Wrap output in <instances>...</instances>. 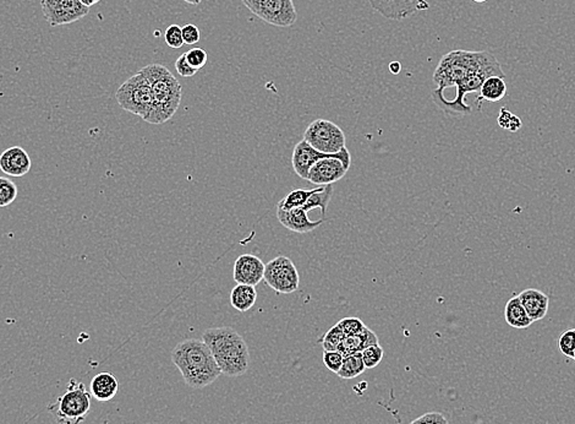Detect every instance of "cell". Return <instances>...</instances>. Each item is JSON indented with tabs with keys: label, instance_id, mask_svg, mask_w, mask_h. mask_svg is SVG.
<instances>
[{
	"label": "cell",
	"instance_id": "4",
	"mask_svg": "<svg viewBox=\"0 0 575 424\" xmlns=\"http://www.w3.org/2000/svg\"><path fill=\"white\" fill-rule=\"evenodd\" d=\"M149 80L154 104L144 121L149 124H163L175 114L180 106L181 85L175 76L161 64H149L141 69Z\"/></svg>",
	"mask_w": 575,
	"mask_h": 424
},
{
	"label": "cell",
	"instance_id": "27",
	"mask_svg": "<svg viewBox=\"0 0 575 424\" xmlns=\"http://www.w3.org/2000/svg\"><path fill=\"white\" fill-rule=\"evenodd\" d=\"M18 187L9 178L0 177V207L11 205L18 198Z\"/></svg>",
	"mask_w": 575,
	"mask_h": 424
},
{
	"label": "cell",
	"instance_id": "31",
	"mask_svg": "<svg viewBox=\"0 0 575 424\" xmlns=\"http://www.w3.org/2000/svg\"><path fill=\"white\" fill-rule=\"evenodd\" d=\"M345 335H357L366 330L367 327L359 317H344L337 324Z\"/></svg>",
	"mask_w": 575,
	"mask_h": 424
},
{
	"label": "cell",
	"instance_id": "10",
	"mask_svg": "<svg viewBox=\"0 0 575 424\" xmlns=\"http://www.w3.org/2000/svg\"><path fill=\"white\" fill-rule=\"evenodd\" d=\"M264 280L276 292L284 294L295 292L300 284L297 266L287 257L274 258L266 264Z\"/></svg>",
	"mask_w": 575,
	"mask_h": 424
},
{
	"label": "cell",
	"instance_id": "34",
	"mask_svg": "<svg viewBox=\"0 0 575 424\" xmlns=\"http://www.w3.org/2000/svg\"><path fill=\"white\" fill-rule=\"evenodd\" d=\"M343 359V356L338 351H323V364L333 373L337 374L340 370Z\"/></svg>",
	"mask_w": 575,
	"mask_h": 424
},
{
	"label": "cell",
	"instance_id": "36",
	"mask_svg": "<svg viewBox=\"0 0 575 424\" xmlns=\"http://www.w3.org/2000/svg\"><path fill=\"white\" fill-rule=\"evenodd\" d=\"M410 424H450L445 415L440 412H428L413 420Z\"/></svg>",
	"mask_w": 575,
	"mask_h": 424
},
{
	"label": "cell",
	"instance_id": "11",
	"mask_svg": "<svg viewBox=\"0 0 575 424\" xmlns=\"http://www.w3.org/2000/svg\"><path fill=\"white\" fill-rule=\"evenodd\" d=\"M338 159L343 162L344 166L348 168L352 164V156L347 146L340 150L337 154H325L314 149L307 141L302 140L297 144L292 151V164L294 171L299 177L307 179L309 177L311 167L321 159Z\"/></svg>",
	"mask_w": 575,
	"mask_h": 424
},
{
	"label": "cell",
	"instance_id": "26",
	"mask_svg": "<svg viewBox=\"0 0 575 424\" xmlns=\"http://www.w3.org/2000/svg\"><path fill=\"white\" fill-rule=\"evenodd\" d=\"M312 193H314V189L312 190H307V189L292 190L290 193H288L284 199L279 201L277 207L283 209V210H292V209H297V207H304Z\"/></svg>",
	"mask_w": 575,
	"mask_h": 424
},
{
	"label": "cell",
	"instance_id": "39",
	"mask_svg": "<svg viewBox=\"0 0 575 424\" xmlns=\"http://www.w3.org/2000/svg\"><path fill=\"white\" fill-rule=\"evenodd\" d=\"M523 126V123H521V119H520L518 116H513L512 118V121H510L509 126H508V131H512V133H515V131H519L520 128Z\"/></svg>",
	"mask_w": 575,
	"mask_h": 424
},
{
	"label": "cell",
	"instance_id": "28",
	"mask_svg": "<svg viewBox=\"0 0 575 424\" xmlns=\"http://www.w3.org/2000/svg\"><path fill=\"white\" fill-rule=\"evenodd\" d=\"M345 336H347L345 332L338 325L330 327V330L326 332V335L321 340V344L323 346V351H337L339 345L345 339Z\"/></svg>",
	"mask_w": 575,
	"mask_h": 424
},
{
	"label": "cell",
	"instance_id": "43",
	"mask_svg": "<svg viewBox=\"0 0 575 424\" xmlns=\"http://www.w3.org/2000/svg\"><path fill=\"white\" fill-rule=\"evenodd\" d=\"M473 1H475V3H485L487 0H473Z\"/></svg>",
	"mask_w": 575,
	"mask_h": 424
},
{
	"label": "cell",
	"instance_id": "30",
	"mask_svg": "<svg viewBox=\"0 0 575 424\" xmlns=\"http://www.w3.org/2000/svg\"><path fill=\"white\" fill-rule=\"evenodd\" d=\"M558 347L566 357L573 358L575 352V329H569L562 334L558 340Z\"/></svg>",
	"mask_w": 575,
	"mask_h": 424
},
{
	"label": "cell",
	"instance_id": "33",
	"mask_svg": "<svg viewBox=\"0 0 575 424\" xmlns=\"http://www.w3.org/2000/svg\"><path fill=\"white\" fill-rule=\"evenodd\" d=\"M164 40L166 43L171 48L178 49V48L184 46V40H183V32H181V28L179 25H171L169 28L166 30L164 33Z\"/></svg>",
	"mask_w": 575,
	"mask_h": 424
},
{
	"label": "cell",
	"instance_id": "3",
	"mask_svg": "<svg viewBox=\"0 0 575 424\" xmlns=\"http://www.w3.org/2000/svg\"><path fill=\"white\" fill-rule=\"evenodd\" d=\"M218 364L221 372L227 377H240L250 365V353L242 335L233 327H212L202 335Z\"/></svg>",
	"mask_w": 575,
	"mask_h": 424
},
{
	"label": "cell",
	"instance_id": "35",
	"mask_svg": "<svg viewBox=\"0 0 575 424\" xmlns=\"http://www.w3.org/2000/svg\"><path fill=\"white\" fill-rule=\"evenodd\" d=\"M181 32H183V40H184V44L187 46H194L199 41V30L196 25L187 24L181 28Z\"/></svg>",
	"mask_w": 575,
	"mask_h": 424
},
{
	"label": "cell",
	"instance_id": "1",
	"mask_svg": "<svg viewBox=\"0 0 575 424\" xmlns=\"http://www.w3.org/2000/svg\"><path fill=\"white\" fill-rule=\"evenodd\" d=\"M172 362L180 370L186 385L192 389L209 387L222 374L204 340L190 339L178 344L172 352Z\"/></svg>",
	"mask_w": 575,
	"mask_h": 424
},
{
	"label": "cell",
	"instance_id": "15",
	"mask_svg": "<svg viewBox=\"0 0 575 424\" xmlns=\"http://www.w3.org/2000/svg\"><path fill=\"white\" fill-rule=\"evenodd\" d=\"M348 172V168L338 159H325L311 167L307 181L316 186H330L338 182Z\"/></svg>",
	"mask_w": 575,
	"mask_h": 424
},
{
	"label": "cell",
	"instance_id": "29",
	"mask_svg": "<svg viewBox=\"0 0 575 424\" xmlns=\"http://www.w3.org/2000/svg\"><path fill=\"white\" fill-rule=\"evenodd\" d=\"M362 361L366 369L376 368L377 365L381 363V361L383 359L385 356V351L382 349L380 344L377 345L369 346L365 350L362 351Z\"/></svg>",
	"mask_w": 575,
	"mask_h": 424
},
{
	"label": "cell",
	"instance_id": "19",
	"mask_svg": "<svg viewBox=\"0 0 575 424\" xmlns=\"http://www.w3.org/2000/svg\"><path fill=\"white\" fill-rule=\"evenodd\" d=\"M119 392V382L114 375L103 372L93 377L91 382V394L98 401L107 402L116 396Z\"/></svg>",
	"mask_w": 575,
	"mask_h": 424
},
{
	"label": "cell",
	"instance_id": "24",
	"mask_svg": "<svg viewBox=\"0 0 575 424\" xmlns=\"http://www.w3.org/2000/svg\"><path fill=\"white\" fill-rule=\"evenodd\" d=\"M332 194H333V187L332 184L330 186H321V187L314 189V193L311 194L307 204L304 205V210L309 212V211L314 210V209H320L321 214H325L330 204V199H332Z\"/></svg>",
	"mask_w": 575,
	"mask_h": 424
},
{
	"label": "cell",
	"instance_id": "12",
	"mask_svg": "<svg viewBox=\"0 0 575 424\" xmlns=\"http://www.w3.org/2000/svg\"><path fill=\"white\" fill-rule=\"evenodd\" d=\"M43 16L51 28L73 24L85 18L89 8L80 0H41Z\"/></svg>",
	"mask_w": 575,
	"mask_h": 424
},
{
	"label": "cell",
	"instance_id": "17",
	"mask_svg": "<svg viewBox=\"0 0 575 424\" xmlns=\"http://www.w3.org/2000/svg\"><path fill=\"white\" fill-rule=\"evenodd\" d=\"M277 217L285 229L297 234H309L311 231L320 227L323 222V219L311 221L307 211L302 207H297L292 210H283L277 207Z\"/></svg>",
	"mask_w": 575,
	"mask_h": 424
},
{
	"label": "cell",
	"instance_id": "40",
	"mask_svg": "<svg viewBox=\"0 0 575 424\" xmlns=\"http://www.w3.org/2000/svg\"><path fill=\"white\" fill-rule=\"evenodd\" d=\"M390 71L392 74L398 75L402 71V66L399 61H392L390 64Z\"/></svg>",
	"mask_w": 575,
	"mask_h": 424
},
{
	"label": "cell",
	"instance_id": "9",
	"mask_svg": "<svg viewBox=\"0 0 575 424\" xmlns=\"http://www.w3.org/2000/svg\"><path fill=\"white\" fill-rule=\"evenodd\" d=\"M304 140L325 154H337L345 147V134L333 121L316 119L307 126Z\"/></svg>",
	"mask_w": 575,
	"mask_h": 424
},
{
	"label": "cell",
	"instance_id": "22",
	"mask_svg": "<svg viewBox=\"0 0 575 424\" xmlns=\"http://www.w3.org/2000/svg\"><path fill=\"white\" fill-rule=\"evenodd\" d=\"M229 301H230L232 307L235 308L239 312L244 313L250 310L257 301V291H256L255 286L237 284L233 289Z\"/></svg>",
	"mask_w": 575,
	"mask_h": 424
},
{
	"label": "cell",
	"instance_id": "14",
	"mask_svg": "<svg viewBox=\"0 0 575 424\" xmlns=\"http://www.w3.org/2000/svg\"><path fill=\"white\" fill-rule=\"evenodd\" d=\"M265 264L260 258L252 254H244L235 260L233 277L237 284L257 286L265 276Z\"/></svg>",
	"mask_w": 575,
	"mask_h": 424
},
{
	"label": "cell",
	"instance_id": "20",
	"mask_svg": "<svg viewBox=\"0 0 575 424\" xmlns=\"http://www.w3.org/2000/svg\"><path fill=\"white\" fill-rule=\"evenodd\" d=\"M377 344H378V337H377L376 334L367 327L366 330L361 332V334L345 336V339L339 345L337 351L343 357H347L350 354L362 352L369 346L377 345Z\"/></svg>",
	"mask_w": 575,
	"mask_h": 424
},
{
	"label": "cell",
	"instance_id": "37",
	"mask_svg": "<svg viewBox=\"0 0 575 424\" xmlns=\"http://www.w3.org/2000/svg\"><path fill=\"white\" fill-rule=\"evenodd\" d=\"M175 69H177L178 74L183 76V78H191L197 73V71L194 69L186 61L185 53L178 58L177 61H175Z\"/></svg>",
	"mask_w": 575,
	"mask_h": 424
},
{
	"label": "cell",
	"instance_id": "41",
	"mask_svg": "<svg viewBox=\"0 0 575 424\" xmlns=\"http://www.w3.org/2000/svg\"><path fill=\"white\" fill-rule=\"evenodd\" d=\"M85 6H87V8H91L94 4H97L98 1H101V0H80Z\"/></svg>",
	"mask_w": 575,
	"mask_h": 424
},
{
	"label": "cell",
	"instance_id": "44",
	"mask_svg": "<svg viewBox=\"0 0 575 424\" xmlns=\"http://www.w3.org/2000/svg\"><path fill=\"white\" fill-rule=\"evenodd\" d=\"M573 359H574V361H575V352H574V356H573Z\"/></svg>",
	"mask_w": 575,
	"mask_h": 424
},
{
	"label": "cell",
	"instance_id": "13",
	"mask_svg": "<svg viewBox=\"0 0 575 424\" xmlns=\"http://www.w3.org/2000/svg\"><path fill=\"white\" fill-rule=\"evenodd\" d=\"M372 9L376 10L378 14L385 19H407L409 16L430 9L427 0H367Z\"/></svg>",
	"mask_w": 575,
	"mask_h": 424
},
{
	"label": "cell",
	"instance_id": "2",
	"mask_svg": "<svg viewBox=\"0 0 575 424\" xmlns=\"http://www.w3.org/2000/svg\"><path fill=\"white\" fill-rule=\"evenodd\" d=\"M490 71L505 78L500 61L496 56L486 51L473 52L457 49L442 56L441 61L433 73V83L437 89L453 87L469 75L478 71Z\"/></svg>",
	"mask_w": 575,
	"mask_h": 424
},
{
	"label": "cell",
	"instance_id": "18",
	"mask_svg": "<svg viewBox=\"0 0 575 424\" xmlns=\"http://www.w3.org/2000/svg\"><path fill=\"white\" fill-rule=\"evenodd\" d=\"M531 322H538L548 315L550 299L548 294L535 289H525L518 296Z\"/></svg>",
	"mask_w": 575,
	"mask_h": 424
},
{
	"label": "cell",
	"instance_id": "6",
	"mask_svg": "<svg viewBox=\"0 0 575 424\" xmlns=\"http://www.w3.org/2000/svg\"><path fill=\"white\" fill-rule=\"evenodd\" d=\"M490 76H498L493 71H483L469 75L468 78L459 81L455 85L457 87V97L455 99H447L443 96V91L440 89H435L432 91V99L437 107L441 109L450 117H462V116H470L473 113V108L465 104L464 98L466 95L478 92L481 89L485 80Z\"/></svg>",
	"mask_w": 575,
	"mask_h": 424
},
{
	"label": "cell",
	"instance_id": "7",
	"mask_svg": "<svg viewBox=\"0 0 575 424\" xmlns=\"http://www.w3.org/2000/svg\"><path fill=\"white\" fill-rule=\"evenodd\" d=\"M116 101L124 111L139 116L144 121L149 116L154 104L151 85L141 71L126 80L116 91Z\"/></svg>",
	"mask_w": 575,
	"mask_h": 424
},
{
	"label": "cell",
	"instance_id": "25",
	"mask_svg": "<svg viewBox=\"0 0 575 424\" xmlns=\"http://www.w3.org/2000/svg\"><path fill=\"white\" fill-rule=\"evenodd\" d=\"M366 370V367L362 361L361 352L359 353L350 354L344 357L342 368L337 375L342 379H354V377L361 375Z\"/></svg>",
	"mask_w": 575,
	"mask_h": 424
},
{
	"label": "cell",
	"instance_id": "32",
	"mask_svg": "<svg viewBox=\"0 0 575 424\" xmlns=\"http://www.w3.org/2000/svg\"><path fill=\"white\" fill-rule=\"evenodd\" d=\"M185 56L187 63L197 71L202 69L209 61V56L202 48H192L190 51L186 52Z\"/></svg>",
	"mask_w": 575,
	"mask_h": 424
},
{
	"label": "cell",
	"instance_id": "42",
	"mask_svg": "<svg viewBox=\"0 0 575 424\" xmlns=\"http://www.w3.org/2000/svg\"><path fill=\"white\" fill-rule=\"evenodd\" d=\"M184 1L190 5H199L201 4V1H202V0H184Z\"/></svg>",
	"mask_w": 575,
	"mask_h": 424
},
{
	"label": "cell",
	"instance_id": "16",
	"mask_svg": "<svg viewBox=\"0 0 575 424\" xmlns=\"http://www.w3.org/2000/svg\"><path fill=\"white\" fill-rule=\"evenodd\" d=\"M31 167L30 155L21 146H13L0 155V169L10 177H23Z\"/></svg>",
	"mask_w": 575,
	"mask_h": 424
},
{
	"label": "cell",
	"instance_id": "21",
	"mask_svg": "<svg viewBox=\"0 0 575 424\" xmlns=\"http://www.w3.org/2000/svg\"><path fill=\"white\" fill-rule=\"evenodd\" d=\"M505 317H506L508 325L514 327V329H518V330L526 329L533 324V322L530 320V317H528V314L525 312L524 307L520 302L518 296H515V297L508 301V303L506 304V308H505Z\"/></svg>",
	"mask_w": 575,
	"mask_h": 424
},
{
	"label": "cell",
	"instance_id": "8",
	"mask_svg": "<svg viewBox=\"0 0 575 424\" xmlns=\"http://www.w3.org/2000/svg\"><path fill=\"white\" fill-rule=\"evenodd\" d=\"M242 4L266 24L290 28L297 23V13L292 0H242Z\"/></svg>",
	"mask_w": 575,
	"mask_h": 424
},
{
	"label": "cell",
	"instance_id": "23",
	"mask_svg": "<svg viewBox=\"0 0 575 424\" xmlns=\"http://www.w3.org/2000/svg\"><path fill=\"white\" fill-rule=\"evenodd\" d=\"M507 85L505 78L501 76H490L485 80L480 89V98L486 99L488 102H498L502 98L506 97ZM480 98L478 99L480 101Z\"/></svg>",
	"mask_w": 575,
	"mask_h": 424
},
{
	"label": "cell",
	"instance_id": "38",
	"mask_svg": "<svg viewBox=\"0 0 575 424\" xmlns=\"http://www.w3.org/2000/svg\"><path fill=\"white\" fill-rule=\"evenodd\" d=\"M513 113L508 111L507 108H502L501 111H500V116H498V124L501 128L503 129H507L508 131V126H509L510 121H512V118H513Z\"/></svg>",
	"mask_w": 575,
	"mask_h": 424
},
{
	"label": "cell",
	"instance_id": "5",
	"mask_svg": "<svg viewBox=\"0 0 575 424\" xmlns=\"http://www.w3.org/2000/svg\"><path fill=\"white\" fill-rule=\"evenodd\" d=\"M59 424H82L91 411V395L84 382L71 379L66 392L48 406Z\"/></svg>",
	"mask_w": 575,
	"mask_h": 424
}]
</instances>
